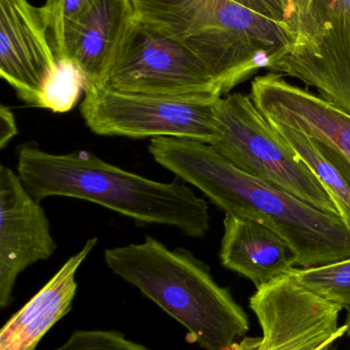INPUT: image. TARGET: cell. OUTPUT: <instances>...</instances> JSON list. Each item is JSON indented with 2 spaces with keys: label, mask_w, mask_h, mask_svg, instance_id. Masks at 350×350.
<instances>
[{
  "label": "cell",
  "mask_w": 350,
  "mask_h": 350,
  "mask_svg": "<svg viewBox=\"0 0 350 350\" xmlns=\"http://www.w3.org/2000/svg\"><path fill=\"white\" fill-rule=\"evenodd\" d=\"M294 42L271 71L299 79L350 115V0H295Z\"/></svg>",
  "instance_id": "obj_7"
},
{
  "label": "cell",
  "mask_w": 350,
  "mask_h": 350,
  "mask_svg": "<svg viewBox=\"0 0 350 350\" xmlns=\"http://www.w3.org/2000/svg\"><path fill=\"white\" fill-rule=\"evenodd\" d=\"M216 116L219 137L211 146L238 170L322 211L339 214L322 183L261 114L251 96L226 94L218 100Z\"/></svg>",
  "instance_id": "obj_5"
},
{
  "label": "cell",
  "mask_w": 350,
  "mask_h": 350,
  "mask_svg": "<svg viewBox=\"0 0 350 350\" xmlns=\"http://www.w3.org/2000/svg\"><path fill=\"white\" fill-rule=\"evenodd\" d=\"M112 90L181 100H219L223 92L201 57L136 18L106 84Z\"/></svg>",
  "instance_id": "obj_8"
},
{
  "label": "cell",
  "mask_w": 350,
  "mask_h": 350,
  "mask_svg": "<svg viewBox=\"0 0 350 350\" xmlns=\"http://www.w3.org/2000/svg\"><path fill=\"white\" fill-rule=\"evenodd\" d=\"M53 350H148L116 331H77Z\"/></svg>",
  "instance_id": "obj_20"
},
{
  "label": "cell",
  "mask_w": 350,
  "mask_h": 350,
  "mask_svg": "<svg viewBox=\"0 0 350 350\" xmlns=\"http://www.w3.org/2000/svg\"><path fill=\"white\" fill-rule=\"evenodd\" d=\"M251 98L267 120L327 142L350 161L349 113L273 72L253 80Z\"/></svg>",
  "instance_id": "obj_13"
},
{
  "label": "cell",
  "mask_w": 350,
  "mask_h": 350,
  "mask_svg": "<svg viewBox=\"0 0 350 350\" xmlns=\"http://www.w3.org/2000/svg\"><path fill=\"white\" fill-rule=\"evenodd\" d=\"M329 350H332V349H329ZM333 350H335V349H333Z\"/></svg>",
  "instance_id": "obj_26"
},
{
  "label": "cell",
  "mask_w": 350,
  "mask_h": 350,
  "mask_svg": "<svg viewBox=\"0 0 350 350\" xmlns=\"http://www.w3.org/2000/svg\"><path fill=\"white\" fill-rule=\"evenodd\" d=\"M219 100L162 98L95 85L84 90L80 114L90 131L103 137H177L213 145L219 137Z\"/></svg>",
  "instance_id": "obj_6"
},
{
  "label": "cell",
  "mask_w": 350,
  "mask_h": 350,
  "mask_svg": "<svg viewBox=\"0 0 350 350\" xmlns=\"http://www.w3.org/2000/svg\"><path fill=\"white\" fill-rule=\"evenodd\" d=\"M57 249L40 202L12 168L0 166V306L8 308L21 273Z\"/></svg>",
  "instance_id": "obj_10"
},
{
  "label": "cell",
  "mask_w": 350,
  "mask_h": 350,
  "mask_svg": "<svg viewBox=\"0 0 350 350\" xmlns=\"http://www.w3.org/2000/svg\"><path fill=\"white\" fill-rule=\"evenodd\" d=\"M58 67L49 28L28 0H0V76L28 106L40 108L41 94Z\"/></svg>",
  "instance_id": "obj_11"
},
{
  "label": "cell",
  "mask_w": 350,
  "mask_h": 350,
  "mask_svg": "<svg viewBox=\"0 0 350 350\" xmlns=\"http://www.w3.org/2000/svg\"><path fill=\"white\" fill-rule=\"evenodd\" d=\"M98 0H45L40 8L49 28V40L55 53L61 46L64 27L88 10Z\"/></svg>",
  "instance_id": "obj_19"
},
{
  "label": "cell",
  "mask_w": 350,
  "mask_h": 350,
  "mask_svg": "<svg viewBox=\"0 0 350 350\" xmlns=\"http://www.w3.org/2000/svg\"><path fill=\"white\" fill-rule=\"evenodd\" d=\"M259 343H260V338L245 337L236 345L234 350H258Z\"/></svg>",
  "instance_id": "obj_23"
},
{
  "label": "cell",
  "mask_w": 350,
  "mask_h": 350,
  "mask_svg": "<svg viewBox=\"0 0 350 350\" xmlns=\"http://www.w3.org/2000/svg\"><path fill=\"white\" fill-rule=\"evenodd\" d=\"M135 20L129 0H98L65 25L57 59L75 64L86 88L105 85Z\"/></svg>",
  "instance_id": "obj_12"
},
{
  "label": "cell",
  "mask_w": 350,
  "mask_h": 350,
  "mask_svg": "<svg viewBox=\"0 0 350 350\" xmlns=\"http://www.w3.org/2000/svg\"><path fill=\"white\" fill-rule=\"evenodd\" d=\"M271 123L316 175L334 202L339 215L350 228V161L347 156L327 142L286 125Z\"/></svg>",
  "instance_id": "obj_16"
},
{
  "label": "cell",
  "mask_w": 350,
  "mask_h": 350,
  "mask_svg": "<svg viewBox=\"0 0 350 350\" xmlns=\"http://www.w3.org/2000/svg\"><path fill=\"white\" fill-rule=\"evenodd\" d=\"M345 326L347 327V335L350 337V310L347 312V321H345Z\"/></svg>",
  "instance_id": "obj_25"
},
{
  "label": "cell",
  "mask_w": 350,
  "mask_h": 350,
  "mask_svg": "<svg viewBox=\"0 0 350 350\" xmlns=\"http://www.w3.org/2000/svg\"><path fill=\"white\" fill-rule=\"evenodd\" d=\"M283 3L285 6L286 14H287V24L290 28V23L293 18L294 10H295V0H283Z\"/></svg>",
  "instance_id": "obj_24"
},
{
  "label": "cell",
  "mask_w": 350,
  "mask_h": 350,
  "mask_svg": "<svg viewBox=\"0 0 350 350\" xmlns=\"http://www.w3.org/2000/svg\"><path fill=\"white\" fill-rule=\"evenodd\" d=\"M220 249L223 267L250 280L257 289L290 275L296 267L293 249L271 228L226 214Z\"/></svg>",
  "instance_id": "obj_14"
},
{
  "label": "cell",
  "mask_w": 350,
  "mask_h": 350,
  "mask_svg": "<svg viewBox=\"0 0 350 350\" xmlns=\"http://www.w3.org/2000/svg\"><path fill=\"white\" fill-rule=\"evenodd\" d=\"M98 239L86 241L55 275L0 331V350H35L45 334L71 310L77 283L75 275Z\"/></svg>",
  "instance_id": "obj_15"
},
{
  "label": "cell",
  "mask_w": 350,
  "mask_h": 350,
  "mask_svg": "<svg viewBox=\"0 0 350 350\" xmlns=\"http://www.w3.org/2000/svg\"><path fill=\"white\" fill-rule=\"evenodd\" d=\"M290 275L323 299L350 310V258L323 267H295Z\"/></svg>",
  "instance_id": "obj_17"
},
{
  "label": "cell",
  "mask_w": 350,
  "mask_h": 350,
  "mask_svg": "<svg viewBox=\"0 0 350 350\" xmlns=\"http://www.w3.org/2000/svg\"><path fill=\"white\" fill-rule=\"evenodd\" d=\"M156 163L197 187L225 214L273 230L293 249L296 267H323L350 258V228L339 214L238 170L209 144L177 137L150 139Z\"/></svg>",
  "instance_id": "obj_1"
},
{
  "label": "cell",
  "mask_w": 350,
  "mask_h": 350,
  "mask_svg": "<svg viewBox=\"0 0 350 350\" xmlns=\"http://www.w3.org/2000/svg\"><path fill=\"white\" fill-rule=\"evenodd\" d=\"M107 267L139 289L188 332L203 350H234L250 329L248 316L209 267L184 248L152 237L104 251Z\"/></svg>",
  "instance_id": "obj_3"
},
{
  "label": "cell",
  "mask_w": 350,
  "mask_h": 350,
  "mask_svg": "<svg viewBox=\"0 0 350 350\" xmlns=\"http://www.w3.org/2000/svg\"><path fill=\"white\" fill-rule=\"evenodd\" d=\"M250 308L262 329L258 350H329L347 328L342 308L300 285L291 275L257 289Z\"/></svg>",
  "instance_id": "obj_9"
},
{
  "label": "cell",
  "mask_w": 350,
  "mask_h": 350,
  "mask_svg": "<svg viewBox=\"0 0 350 350\" xmlns=\"http://www.w3.org/2000/svg\"><path fill=\"white\" fill-rule=\"evenodd\" d=\"M140 22L170 35L203 59L224 94L271 68L294 42L289 27L232 0H129Z\"/></svg>",
  "instance_id": "obj_4"
},
{
  "label": "cell",
  "mask_w": 350,
  "mask_h": 350,
  "mask_svg": "<svg viewBox=\"0 0 350 350\" xmlns=\"http://www.w3.org/2000/svg\"><path fill=\"white\" fill-rule=\"evenodd\" d=\"M16 174L39 202L49 197L73 198L139 224L178 228L191 238H203L209 232V205L186 183L152 180L90 152L49 153L30 142L18 149Z\"/></svg>",
  "instance_id": "obj_2"
},
{
  "label": "cell",
  "mask_w": 350,
  "mask_h": 350,
  "mask_svg": "<svg viewBox=\"0 0 350 350\" xmlns=\"http://www.w3.org/2000/svg\"><path fill=\"white\" fill-rule=\"evenodd\" d=\"M232 1L264 18L288 26L287 14H286L283 0H232Z\"/></svg>",
  "instance_id": "obj_21"
},
{
  "label": "cell",
  "mask_w": 350,
  "mask_h": 350,
  "mask_svg": "<svg viewBox=\"0 0 350 350\" xmlns=\"http://www.w3.org/2000/svg\"><path fill=\"white\" fill-rule=\"evenodd\" d=\"M18 133L16 117L8 107L0 106V148L4 149Z\"/></svg>",
  "instance_id": "obj_22"
},
{
  "label": "cell",
  "mask_w": 350,
  "mask_h": 350,
  "mask_svg": "<svg viewBox=\"0 0 350 350\" xmlns=\"http://www.w3.org/2000/svg\"><path fill=\"white\" fill-rule=\"evenodd\" d=\"M86 81L75 64L58 59V67L41 94L40 108L53 113H66L74 108L84 92Z\"/></svg>",
  "instance_id": "obj_18"
}]
</instances>
